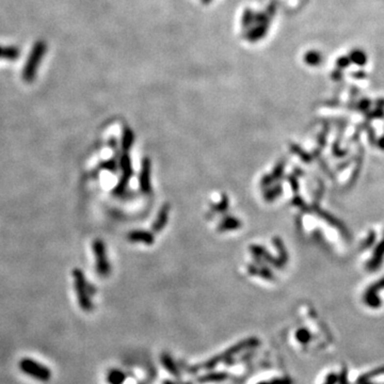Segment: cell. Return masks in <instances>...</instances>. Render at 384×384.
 <instances>
[{
  "instance_id": "obj_1",
  "label": "cell",
  "mask_w": 384,
  "mask_h": 384,
  "mask_svg": "<svg viewBox=\"0 0 384 384\" xmlns=\"http://www.w3.org/2000/svg\"><path fill=\"white\" fill-rule=\"evenodd\" d=\"M73 279L78 303H79L81 310L85 312H91L93 310L91 296L95 295V287L93 288L92 285L88 283L85 274L80 269L73 270Z\"/></svg>"
},
{
  "instance_id": "obj_13",
  "label": "cell",
  "mask_w": 384,
  "mask_h": 384,
  "mask_svg": "<svg viewBox=\"0 0 384 384\" xmlns=\"http://www.w3.org/2000/svg\"><path fill=\"white\" fill-rule=\"evenodd\" d=\"M134 140H135V136L133 130H131L129 127H125L122 137V148L124 152L129 151L131 145H133Z\"/></svg>"
},
{
  "instance_id": "obj_22",
  "label": "cell",
  "mask_w": 384,
  "mask_h": 384,
  "mask_svg": "<svg viewBox=\"0 0 384 384\" xmlns=\"http://www.w3.org/2000/svg\"><path fill=\"white\" fill-rule=\"evenodd\" d=\"M109 144H110V147L113 149V151L118 152V141H117L116 138H111L110 141H109Z\"/></svg>"
},
{
  "instance_id": "obj_5",
  "label": "cell",
  "mask_w": 384,
  "mask_h": 384,
  "mask_svg": "<svg viewBox=\"0 0 384 384\" xmlns=\"http://www.w3.org/2000/svg\"><path fill=\"white\" fill-rule=\"evenodd\" d=\"M270 25L266 24H260V25H253L248 30H245L244 38L249 42H257L266 37Z\"/></svg>"
},
{
  "instance_id": "obj_17",
  "label": "cell",
  "mask_w": 384,
  "mask_h": 384,
  "mask_svg": "<svg viewBox=\"0 0 384 384\" xmlns=\"http://www.w3.org/2000/svg\"><path fill=\"white\" fill-rule=\"evenodd\" d=\"M166 222H167V209L164 208L163 211L160 212L157 220H156V222H155V224L153 225V229L156 232H159L165 226Z\"/></svg>"
},
{
  "instance_id": "obj_20",
  "label": "cell",
  "mask_w": 384,
  "mask_h": 384,
  "mask_svg": "<svg viewBox=\"0 0 384 384\" xmlns=\"http://www.w3.org/2000/svg\"><path fill=\"white\" fill-rule=\"evenodd\" d=\"M338 382V376L336 374H330L327 378L326 382L323 384H336Z\"/></svg>"
},
{
  "instance_id": "obj_21",
  "label": "cell",
  "mask_w": 384,
  "mask_h": 384,
  "mask_svg": "<svg viewBox=\"0 0 384 384\" xmlns=\"http://www.w3.org/2000/svg\"><path fill=\"white\" fill-rule=\"evenodd\" d=\"M265 384H289V380H287V379H278V380H273L271 382H266Z\"/></svg>"
},
{
  "instance_id": "obj_2",
  "label": "cell",
  "mask_w": 384,
  "mask_h": 384,
  "mask_svg": "<svg viewBox=\"0 0 384 384\" xmlns=\"http://www.w3.org/2000/svg\"><path fill=\"white\" fill-rule=\"evenodd\" d=\"M20 368L24 374L28 375L38 381L47 382L51 379L50 369L47 366L34 361L32 359H23L20 362Z\"/></svg>"
},
{
  "instance_id": "obj_3",
  "label": "cell",
  "mask_w": 384,
  "mask_h": 384,
  "mask_svg": "<svg viewBox=\"0 0 384 384\" xmlns=\"http://www.w3.org/2000/svg\"><path fill=\"white\" fill-rule=\"evenodd\" d=\"M92 249L96 260L95 268L96 271H97V274L101 278L109 277L111 272V266L109 261H108L106 245L104 241H101L100 239L94 240L92 243Z\"/></svg>"
},
{
  "instance_id": "obj_6",
  "label": "cell",
  "mask_w": 384,
  "mask_h": 384,
  "mask_svg": "<svg viewBox=\"0 0 384 384\" xmlns=\"http://www.w3.org/2000/svg\"><path fill=\"white\" fill-rule=\"evenodd\" d=\"M149 175H151V163L149 159L145 158L143 160L142 169L140 173V186L141 190L145 193L151 191V181H149Z\"/></svg>"
},
{
  "instance_id": "obj_16",
  "label": "cell",
  "mask_w": 384,
  "mask_h": 384,
  "mask_svg": "<svg viewBox=\"0 0 384 384\" xmlns=\"http://www.w3.org/2000/svg\"><path fill=\"white\" fill-rule=\"evenodd\" d=\"M100 169L106 170L108 172H111V173H117L118 169H119V164L117 163V160L115 158H111V159H108L104 163L100 164Z\"/></svg>"
},
{
  "instance_id": "obj_12",
  "label": "cell",
  "mask_w": 384,
  "mask_h": 384,
  "mask_svg": "<svg viewBox=\"0 0 384 384\" xmlns=\"http://www.w3.org/2000/svg\"><path fill=\"white\" fill-rule=\"evenodd\" d=\"M126 374L120 369H111L107 376V381L109 384H124Z\"/></svg>"
},
{
  "instance_id": "obj_10",
  "label": "cell",
  "mask_w": 384,
  "mask_h": 384,
  "mask_svg": "<svg viewBox=\"0 0 384 384\" xmlns=\"http://www.w3.org/2000/svg\"><path fill=\"white\" fill-rule=\"evenodd\" d=\"M350 62L358 65V67H364V65L367 63V55H366L365 51L362 49H352L349 55H348Z\"/></svg>"
},
{
  "instance_id": "obj_7",
  "label": "cell",
  "mask_w": 384,
  "mask_h": 384,
  "mask_svg": "<svg viewBox=\"0 0 384 384\" xmlns=\"http://www.w3.org/2000/svg\"><path fill=\"white\" fill-rule=\"evenodd\" d=\"M128 240L131 242H142L151 244L154 242V238L151 233L144 231H133L128 234Z\"/></svg>"
},
{
  "instance_id": "obj_24",
  "label": "cell",
  "mask_w": 384,
  "mask_h": 384,
  "mask_svg": "<svg viewBox=\"0 0 384 384\" xmlns=\"http://www.w3.org/2000/svg\"><path fill=\"white\" fill-rule=\"evenodd\" d=\"M164 384H175L173 381H165Z\"/></svg>"
},
{
  "instance_id": "obj_18",
  "label": "cell",
  "mask_w": 384,
  "mask_h": 384,
  "mask_svg": "<svg viewBox=\"0 0 384 384\" xmlns=\"http://www.w3.org/2000/svg\"><path fill=\"white\" fill-rule=\"evenodd\" d=\"M350 60L348 58V56H343V57H339L336 60V67H337L338 70H345L347 68L350 67Z\"/></svg>"
},
{
  "instance_id": "obj_8",
  "label": "cell",
  "mask_w": 384,
  "mask_h": 384,
  "mask_svg": "<svg viewBox=\"0 0 384 384\" xmlns=\"http://www.w3.org/2000/svg\"><path fill=\"white\" fill-rule=\"evenodd\" d=\"M120 163H119V168L122 170L123 172V176L122 179L124 181H127L129 182V179L133 175V168H131V161L128 154H122L121 157H120Z\"/></svg>"
},
{
  "instance_id": "obj_4",
  "label": "cell",
  "mask_w": 384,
  "mask_h": 384,
  "mask_svg": "<svg viewBox=\"0 0 384 384\" xmlns=\"http://www.w3.org/2000/svg\"><path fill=\"white\" fill-rule=\"evenodd\" d=\"M257 344V340L256 339H248V340H244L241 341L240 344H237L236 346H234L232 349H229L227 351H225L224 353H222V355H219L216 358H214L211 361H208L207 363H204L202 364L199 368H195V370H200V369H209V368H213L215 365H217L218 363H220L221 361H224L226 359H230V357L236 355V353L240 352L242 349H245V348H248L250 346H255Z\"/></svg>"
},
{
  "instance_id": "obj_19",
  "label": "cell",
  "mask_w": 384,
  "mask_h": 384,
  "mask_svg": "<svg viewBox=\"0 0 384 384\" xmlns=\"http://www.w3.org/2000/svg\"><path fill=\"white\" fill-rule=\"evenodd\" d=\"M277 10H278V3H277V1H275V0H272V1L269 3L265 12L267 13V15L270 17V19H272L275 14V12H277Z\"/></svg>"
},
{
  "instance_id": "obj_11",
  "label": "cell",
  "mask_w": 384,
  "mask_h": 384,
  "mask_svg": "<svg viewBox=\"0 0 384 384\" xmlns=\"http://www.w3.org/2000/svg\"><path fill=\"white\" fill-rule=\"evenodd\" d=\"M303 60L310 67H318L322 62V53L318 50H310L304 53Z\"/></svg>"
},
{
  "instance_id": "obj_15",
  "label": "cell",
  "mask_w": 384,
  "mask_h": 384,
  "mask_svg": "<svg viewBox=\"0 0 384 384\" xmlns=\"http://www.w3.org/2000/svg\"><path fill=\"white\" fill-rule=\"evenodd\" d=\"M296 339L298 340V343H300V344L308 345L311 341V339H312V335H311L309 330H307V329H300L296 332Z\"/></svg>"
},
{
  "instance_id": "obj_23",
  "label": "cell",
  "mask_w": 384,
  "mask_h": 384,
  "mask_svg": "<svg viewBox=\"0 0 384 384\" xmlns=\"http://www.w3.org/2000/svg\"><path fill=\"white\" fill-rule=\"evenodd\" d=\"M201 1L203 4H208V3H211L213 0H201Z\"/></svg>"
},
{
  "instance_id": "obj_14",
  "label": "cell",
  "mask_w": 384,
  "mask_h": 384,
  "mask_svg": "<svg viewBox=\"0 0 384 384\" xmlns=\"http://www.w3.org/2000/svg\"><path fill=\"white\" fill-rule=\"evenodd\" d=\"M254 16H255V12L252 9L247 8L244 10L241 19V25L243 30H248L249 28H251L254 25Z\"/></svg>"
},
{
  "instance_id": "obj_9",
  "label": "cell",
  "mask_w": 384,
  "mask_h": 384,
  "mask_svg": "<svg viewBox=\"0 0 384 384\" xmlns=\"http://www.w3.org/2000/svg\"><path fill=\"white\" fill-rule=\"evenodd\" d=\"M160 362L171 375H173L174 377H178L179 375L178 367L170 355H168V353H163L160 357Z\"/></svg>"
}]
</instances>
